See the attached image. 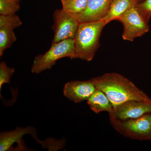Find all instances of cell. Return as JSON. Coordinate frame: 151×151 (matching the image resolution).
Returning a JSON list of instances; mask_svg holds the SVG:
<instances>
[{"label": "cell", "mask_w": 151, "mask_h": 151, "mask_svg": "<svg viewBox=\"0 0 151 151\" xmlns=\"http://www.w3.org/2000/svg\"><path fill=\"white\" fill-rule=\"evenodd\" d=\"M75 59L73 39H68L52 44L48 51L35 57L31 68L32 73L38 74L50 69L58 60L63 58Z\"/></svg>", "instance_id": "3"}, {"label": "cell", "mask_w": 151, "mask_h": 151, "mask_svg": "<svg viewBox=\"0 0 151 151\" xmlns=\"http://www.w3.org/2000/svg\"><path fill=\"white\" fill-rule=\"evenodd\" d=\"M27 134L32 135L36 141H39L37 137L36 130L31 126L18 127L10 132H1L0 134V151L11 150L12 146L16 143L18 144L19 150H25L26 147L22 142V138Z\"/></svg>", "instance_id": "8"}, {"label": "cell", "mask_w": 151, "mask_h": 151, "mask_svg": "<svg viewBox=\"0 0 151 151\" xmlns=\"http://www.w3.org/2000/svg\"><path fill=\"white\" fill-rule=\"evenodd\" d=\"M16 40L14 29L0 28V56H2L4 51L10 47Z\"/></svg>", "instance_id": "13"}, {"label": "cell", "mask_w": 151, "mask_h": 151, "mask_svg": "<svg viewBox=\"0 0 151 151\" xmlns=\"http://www.w3.org/2000/svg\"><path fill=\"white\" fill-rule=\"evenodd\" d=\"M14 72V68L9 67L4 62L0 63V90L3 84H9L11 77Z\"/></svg>", "instance_id": "17"}, {"label": "cell", "mask_w": 151, "mask_h": 151, "mask_svg": "<svg viewBox=\"0 0 151 151\" xmlns=\"http://www.w3.org/2000/svg\"><path fill=\"white\" fill-rule=\"evenodd\" d=\"M138 0H113L107 14L103 20L107 25L117 20L130 9L137 5Z\"/></svg>", "instance_id": "11"}, {"label": "cell", "mask_w": 151, "mask_h": 151, "mask_svg": "<svg viewBox=\"0 0 151 151\" xmlns=\"http://www.w3.org/2000/svg\"><path fill=\"white\" fill-rule=\"evenodd\" d=\"M110 120L114 129L124 136L134 139L151 140V113L137 119Z\"/></svg>", "instance_id": "4"}, {"label": "cell", "mask_w": 151, "mask_h": 151, "mask_svg": "<svg viewBox=\"0 0 151 151\" xmlns=\"http://www.w3.org/2000/svg\"><path fill=\"white\" fill-rule=\"evenodd\" d=\"M54 22L52 26L54 36L52 44L61 41L74 39L80 22L76 14L63 9L56 10L53 15Z\"/></svg>", "instance_id": "5"}, {"label": "cell", "mask_w": 151, "mask_h": 151, "mask_svg": "<svg viewBox=\"0 0 151 151\" xmlns=\"http://www.w3.org/2000/svg\"><path fill=\"white\" fill-rule=\"evenodd\" d=\"M139 3L143 1L144 0H138Z\"/></svg>", "instance_id": "20"}, {"label": "cell", "mask_w": 151, "mask_h": 151, "mask_svg": "<svg viewBox=\"0 0 151 151\" xmlns=\"http://www.w3.org/2000/svg\"><path fill=\"white\" fill-rule=\"evenodd\" d=\"M96 89L90 80L73 81L65 84L63 89L64 96L75 103L87 101Z\"/></svg>", "instance_id": "9"}, {"label": "cell", "mask_w": 151, "mask_h": 151, "mask_svg": "<svg viewBox=\"0 0 151 151\" xmlns=\"http://www.w3.org/2000/svg\"><path fill=\"white\" fill-rule=\"evenodd\" d=\"M87 103L91 110L97 114L103 111L110 114L114 110L113 104L105 93L97 88L87 100Z\"/></svg>", "instance_id": "12"}, {"label": "cell", "mask_w": 151, "mask_h": 151, "mask_svg": "<svg viewBox=\"0 0 151 151\" xmlns=\"http://www.w3.org/2000/svg\"><path fill=\"white\" fill-rule=\"evenodd\" d=\"M118 20L124 26L122 37L125 40L134 41L135 38L144 35L150 30L148 23L139 12L137 6L130 9Z\"/></svg>", "instance_id": "6"}, {"label": "cell", "mask_w": 151, "mask_h": 151, "mask_svg": "<svg viewBox=\"0 0 151 151\" xmlns=\"http://www.w3.org/2000/svg\"><path fill=\"white\" fill-rule=\"evenodd\" d=\"M20 9L19 3L11 0H0V14L8 16L15 14Z\"/></svg>", "instance_id": "15"}, {"label": "cell", "mask_w": 151, "mask_h": 151, "mask_svg": "<svg viewBox=\"0 0 151 151\" xmlns=\"http://www.w3.org/2000/svg\"><path fill=\"white\" fill-rule=\"evenodd\" d=\"M137 8L143 19L149 23L151 17V0H144L138 3Z\"/></svg>", "instance_id": "18"}, {"label": "cell", "mask_w": 151, "mask_h": 151, "mask_svg": "<svg viewBox=\"0 0 151 151\" xmlns=\"http://www.w3.org/2000/svg\"><path fill=\"white\" fill-rule=\"evenodd\" d=\"M151 113V102L131 100L118 105L109 114L110 119L119 121L137 119Z\"/></svg>", "instance_id": "7"}, {"label": "cell", "mask_w": 151, "mask_h": 151, "mask_svg": "<svg viewBox=\"0 0 151 151\" xmlns=\"http://www.w3.org/2000/svg\"><path fill=\"white\" fill-rule=\"evenodd\" d=\"M11 1H13L15 2L19 3L21 0H11Z\"/></svg>", "instance_id": "19"}, {"label": "cell", "mask_w": 151, "mask_h": 151, "mask_svg": "<svg viewBox=\"0 0 151 151\" xmlns=\"http://www.w3.org/2000/svg\"><path fill=\"white\" fill-rule=\"evenodd\" d=\"M22 25L20 19L16 14L12 15H0V28L14 29Z\"/></svg>", "instance_id": "16"}, {"label": "cell", "mask_w": 151, "mask_h": 151, "mask_svg": "<svg viewBox=\"0 0 151 151\" xmlns=\"http://www.w3.org/2000/svg\"><path fill=\"white\" fill-rule=\"evenodd\" d=\"M62 9L73 14L81 13L86 8L88 0H60Z\"/></svg>", "instance_id": "14"}, {"label": "cell", "mask_w": 151, "mask_h": 151, "mask_svg": "<svg viewBox=\"0 0 151 151\" xmlns=\"http://www.w3.org/2000/svg\"><path fill=\"white\" fill-rule=\"evenodd\" d=\"M106 24L103 21L80 23L74 37L75 58L91 61L100 47V38Z\"/></svg>", "instance_id": "2"}, {"label": "cell", "mask_w": 151, "mask_h": 151, "mask_svg": "<svg viewBox=\"0 0 151 151\" xmlns=\"http://www.w3.org/2000/svg\"><path fill=\"white\" fill-rule=\"evenodd\" d=\"M113 0H88L86 8L76 14L80 23L103 20L108 14Z\"/></svg>", "instance_id": "10"}, {"label": "cell", "mask_w": 151, "mask_h": 151, "mask_svg": "<svg viewBox=\"0 0 151 151\" xmlns=\"http://www.w3.org/2000/svg\"><path fill=\"white\" fill-rule=\"evenodd\" d=\"M97 89L103 91L113 108L131 100L151 102V98L132 81L117 73H108L89 79Z\"/></svg>", "instance_id": "1"}]
</instances>
